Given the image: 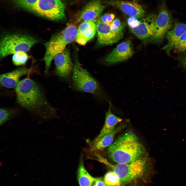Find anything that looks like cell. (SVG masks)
<instances>
[{"label":"cell","mask_w":186,"mask_h":186,"mask_svg":"<svg viewBox=\"0 0 186 186\" xmlns=\"http://www.w3.org/2000/svg\"><path fill=\"white\" fill-rule=\"evenodd\" d=\"M78 29L75 25H69L44 43L45 51L43 60L45 72L48 71L55 57L64 51L67 45L75 40Z\"/></svg>","instance_id":"3957f363"},{"label":"cell","mask_w":186,"mask_h":186,"mask_svg":"<svg viewBox=\"0 0 186 186\" xmlns=\"http://www.w3.org/2000/svg\"><path fill=\"white\" fill-rule=\"evenodd\" d=\"M94 179L87 171L82 161H81L78 173V179L80 186H91Z\"/></svg>","instance_id":"ffe728a7"},{"label":"cell","mask_w":186,"mask_h":186,"mask_svg":"<svg viewBox=\"0 0 186 186\" xmlns=\"http://www.w3.org/2000/svg\"><path fill=\"white\" fill-rule=\"evenodd\" d=\"M53 59L56 74L61 78H68L73 72L74 67L69 50L66 48L62 52L56 55Z\"/></svg>","instance_id":"8fae6325"},{"label":"cell","mask_w":186,"mask_h":186,"mask_svg":"<svg viewBox=\"0 0 186 186\" xmlns=\"http://www.w3.org/2000/svg\"><path fill=\"white\" fill-rule=\"evenodd\" d=\"M91 186H108L105 182L104 179L101 177L94 178Z\"/></svg>","instance_id":"f1b7e54d"},{"label":"cell","mask_w":186,"mask_h":186,"mask_svg":"<svg viewBox=\"0 0 186 186\" xmlns=\"http://www.w3.org/2000/svg\"><path fill=\"white\" fill-rule=\"evenodd\" d=\"M72 79L74 87L77 90L106 99V95L100 83L81 66L78 60L74 65Z\"/></svg>","instance_id":"277c9868"},{"label":"cell","mask_w":186,"mask_h":186,"mask_svg":"<svg viewBox=\"0 0 186 186\" xmlns=\"http://www.w3.org/2000/svg\"><path fill=\"white\" fill-rule=\"evenodd\" d=\"M127 22L129 28H133L138 26L140 23V21L135 17L131 16L128 18Z\"/></svg>","instance_id":"83f0119b"},{"label":"cell","mask_w":186,"mask_h":186,"mask_svg":"<svg viewBox=\"0 0 186 186\" xmlns=\"http://www.w3.org/2000/svg\"><path fill=\"white\" fill-rule=\"evenodd\" d=\"M108 110L106 112L105 122L100 133L94 141H95L104 135L112 131L116 127L117 124L122 121V119L114 114L112 111V105L109 102Z\"/></svg>","instance_id":"ac0fdd59"},{"label":"cell","mask_w":186,"mask_h":186,"mask_svg":"<svg viewBox=\"0 0 186 186\" xmlns=\"http://www.w3.org/2000/svg\"><path fill=\"white\" fill-rule=\"evenodd\" d=\"M174 48L180 52L184 51L186 50V31L177 40Z\"/></svg>","instance_id":"d4e9b609"},{"label":"cell","mask_w":186,"mask_h":186,"mask_svg":"<svg viewBox=\"0 0 186 186\" xmlns=\"http://www.w3.org/2000/svg\"><path fill=\"white\" fill-rule=\"evenodd\" d=\"M12 61L16 66L21 65L25 64L27 61L28 56L26 52H19L13 55Z\"/></svg>","instance_id":"7402d4cb"},{"label":"cell","mask_w":186,"mask_h":186,"mask_svg":"<svg viewBox=\"0 0 186 186\" xmlns=\"http://www.w3.org/2000/svg\"><path fill=\"white\" fill-rule=\"evenodd\" d=\"M156 16L152 14L144 17L141 20L138 26L130 28L131 31L140 39L143 40L151 37L155 32Z\"/></svg>","instance_id":"4fadbf2b"},{"label":"cell","mask_w":186,"mask_h":186,"mask_svg":"<svg viewBox=\"0 0 186 186\" xmlns=\"http://www.w3.org/2000/svg\"><path fill=\"white\" fill-rule=\"evenodd\" d=\"M171 15L168 10L165 0L159 6L155 22V31L151 38L153 40L161 41L172 26Z\"/></svg>","instance_id":"ba28073f"},{"label":"cell","mask_w":186,"mask_h":186,"mask_svg":"<svg viewBox=\"0 0 186 186\" xmlns=\"http://www.w3.org/2000/svg\"><path fill=\"white\" fill-rule=\"evenodd\" d=\"M96 26L97 41L100 45H112L123 37V33H117L112 30L110 24L101 22L98 19L96 23Z\"/></svg>","instance_id":"30bf717a"},{"label":"cell","mask_w":186,"mask_h":186,"mask_svg":"<svg viewBox=\"0 0 186 186\" xmlns=\"http://www.w3.org/2000/svg\"><path fill=\"white\" fill-rule=\"evenodd\" d=\"M38 42L37 39L27 34H8L3 36L0 42L1 58L19 52H26Z\"/></svg>","instance_id":"5b68a950"},{"label":"cell","mask_w":186,"mask_h":186,"mask_svg":"<svg viewBox=\"0 0 186 186\" xmlns=\"http://www.w3.org/2000/svg\"><path fill=\"white\" fill-rule=\"evenodd\" d=\"M65 8L61 0H38L33 12L49 20L58 21L65 17Z\"/></svg>","instance_id":"52a82bcc"},{"label":"cell","mask_w":186,"mask_h":186,"mask_svg":"<svg viewBox=\"0 0 186 186\" xmlns=\"http://www.w3.org/2000/svg\"><path fill=\"white\" fill-rule=\"evenodd\" d=\"M112 30L117 33H123L125 27L124 24L121 22L120 19L116 18L110 24Z\"/></svg>","instance_id":"484cf974"},{"label":"cell","mask_w":186,"mask_h":186,"mask_svg":"<svg viewBox=\"0 0 186 186\" xmlns=\"http://www.w3.org/2000/svg\"><path fill=\"white\" fill-rule=\"evenodd\" d=\"M181 60L182 65L186 69V57L182 58Z\"/></svg>","instance_id":"f546056e"},{"label":"cell","mask_w":186,"mask_h":186,"mask_svg":"<svg viewBox=\"0 0 186 186\" xmlns=\"http://www.w3.org/2000/svg\"><path fill=\"white\" fill-rule=\"evenodd\" d=\"M95 21H84L80 24L75 40L77 43L84 45L94 37L96 32Z\"/></svg>","instance_id":"9a60e30c"},{"label":"cell","mask_w":186,"mask_h":186,"mask_svg":"<svg viewBox=\"0 0 186 186\" xmlns=\"http://www.w3.org/2000/svg\"><path fill=\"white\" fill-rule=\"evenodd\" d=\"M131 41L128 40L118 44L104 59L108 63L113 64L126 61L134 54Z\"/></svg>","instance_id":"9c48e42d"},{"label":"cell","mask_w":186,"mask_h":186,"mask_svg":"<svg viewBox=\"0 0 186 186\" xmlns=\"http://www.w3.org/2000/svg\"><path fill=\"white\" fill-rule=\"evenodd\" d=\"M104 180L108 186H121L119 179L113 171L107 172Z\"/></svg>","instance_id":"44dd1931"},{"label":"cell","mask_w":186,"mask_h":186,"mask_svg":"<svg viewBox=\"0 0 186 186\" xmlns=\"http://www.w3.org/2000/svg\"><path fill=\"white\" fill-rule=\"evenodd\" d=\"M13 111L7 109L2 108L0 111V125L1 126L13 118L15 115Z\"/></svg>","instance_id":"603a6c76"},{"label":"cell","mask_w":186,"mask_h":186,"mask_svg":"<svg viewBox=\"0 0 186 186\" xmlns=\"http://www.w3.org/2000/svg\"><path fill=\"white\" fill-rule=\"evenodd\" d=\"M105 6L100 0H93L87 4L81 12L77 20L78 22L96 21L100 15Z\"/></svg>","instance_id":"5bb4252c"},{"label":"cell","mask_w":186,"mask_h":186,"mask_svg":"<svg viewBox=\"0 0 186 186\" xmlns=\"http://www.w3.org/2000/svg\"><path fill=\"white\" fill-rule=\"evenodd\" d=\"M38 0H13L20 7L33 11Z\"/></svg>","instance_id":"cb8c5ba5"},{"label":"cell","mask_w":186,"mask_h":186,"mask_svg":"<svg viewBox=\"0 0 186 186\" xmlns=\"http://www.w3.org/2000/svg\"><path fill=\"white\" fill-rule=\"evenodd\" d=\"M144 148L136 136L131 131L120 136L107 149L110 159L117 164L133 161L145 154Z\"/></svg>","instance_id":"6da1fadb"},{"label":"cell","mask_w":186,"mask_h":186,"mask_svg":"<svg viewBox=\"0 0 186 186\" xmlns=\"http://www.w3.org/2000/svg\"><path fill=\"white\" fill-rule=\"evenodd\" d=\"M31 72L30 69L21 67L2 74L0 75L1 83L3 86L7 88H16L20 81L21 77Z\"/></svg>","instance_id":"2e32d148"},{"label":"cell","mask_w":186,"mask_h":186,"mask_svg":"<svg viewBox=\"0 0 186 186\" xmlns=\"http://www.w3.org/2000/svg\"><path fill=\"white\" fill-rule=\"evenodd\" d=\"M126 126L125 124H121L111 133L104 135L97 140L93 141L91 150L93 151H98L110 146L113 143L116 135L123 129Z\"/></svg>","instance_id":"e0dca14e"},{"label":"cell","mask_w":186,"mask_h":186,"mask_svg":"<svg viewBox=\"0 0 186 186\" xmlns=\"http://www.w3.org/2000/svg\"><path fill=\"white\" fill-rule=\"evenodd\" d=\"M15 91L17 103L29 110L37 112L48 104L39 86L30 78L20 81Z\"/></svg>","instance_id":"7a4b0ae2"},{"label":"cell","mask_w":186,"mask_h":186,"mask_svg":"<svg viewBox=\"0 0 186 186\" xmlns=\"http://www.w3.org/2000/svg\"><path fill=\"white\" fill-rule=\"evenodd\" d=\"M186 31V24L180 22H175L174 27L168 31L166 35V38L168 41V43L162 48V49L169 52L174 48L177 40Z\"/></svg>","instance_id":"d6986e66"},{"label":"cell","mask_w":186,"mask_h":186,"mask_svg":"<svg viewBox=\"0 0 186 186\" xmlns=\"http://www.w3.org/2000/svg\"><path fill=\"white\" fill-rule=\"evenodd\" d=\"M146 158L143 157L131 162L111 164L110 166L120 179L121 186H124L145 173L147 166Z\"/></svg>","instance_id":"8992f818"},{"label":"cell","mask_w":186,"mask_h":186,"mask_svg":"<svg viewBox=\"0 0 186 186\" xmlns=\"http://www.w3.org/2000/svg\"><path fill=\"white\" fill-rule=\"evenodd\" d=\"M108 4L117 8L126 14L143 19L145 12L142 6L137 3L119 0H112L106 2Z\"/></svg>","instance_id":"7c38bea8"},{"label":"cell","mask_w":186,"mask_h":186,"mask_svg":"<svg viewBox=\"0 0 186 186\" xmlns=\"http://www.w3.org/2000/svg\"><path fill=\"white\" fill-rule=\"evenodd\" d=\"M115 17L113 13H108L104 14L98 20L101 22L110 24L115 19Z\"/></svg>","instance_id":"4316f807"}]
</instances>
